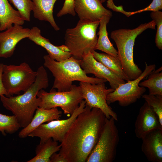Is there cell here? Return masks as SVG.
<instances>
[{
  "mask_svg": "<svg viewBox=\"0 0 162 162\" xmlns=\"http://www.w3.org/2000/svg\"><path fill=\"white\" fill-rule=\"evenodd\" d=\"M3 64L2 63H0V96L4 95L7 97V93L3 86L2 79Z\"/></svg>",
  "mask_w": 162,
  "mask_h": 162,
  "instance_id": "obj_33",
  "label": "cell"
},
{
  "mask_svg": "<svg viewBox=\"0 0 162 162\" xmlns=\"http://www.w3.org/2000/svg\"><path fill=\"white\" fill-rule=\"evenodd\" d=\"M162 67L152 71L148 78L140 82V86L148 88L149 94L162 95Z\"/></svg>",
  "mask_w": 162,
  "mask_h": 162,
  "instance_id": "obj_24",
  "label": "cell"
},
{
  "mask_svg": "<svg viewBox=\"0 0 162 162\" xmlns=\"http://www.w3.org/2000/svg\"><path fill=\"white\" fill-rule=\"evenodd\" d=\"M142 97L152 108L162 124V95L143 94Z\"/></svg>",
  "mask_w": 162,
  "mask_h": 162,
  "instance_id": "obj_27",
  "label": "cell"
},
{
  "mask_svg": "<svg viewBox=\"0 0 162 162\" xmlns=\"http://www.w3.org/2000/svg\"></svg>",
  "mask_w": 162,
  "mask_h": 162,
  "instance_id": "obj_35",
  "label": "cell"
},
{
  "mask_svg": "<svg viewBox=\"0 0 162 162\" xmlns=\"http://www.w3.org/2000/svg\"><path fill=\"white\" fill-rule=\"evenodd\" d=\"M30 29L21 25H14L4 32H0V57L8 58L14 54L17 44L28 38Z\"/></svg>",
  "mask_w": 162,
  "mask_h": 162,
  "instance_id": "obj_13",
  "label": "cell"
},
{
  "mask_svg": "<svg viewBox=\"0 0 162 162\" xmlns=\"http://www.w3.org/2000/svg\"><path fill=\"white\" fill-rule=\"evenodd\" d=\"M92 53L94 57L124 80L129 79L124 73L121 62L118 58L104 53H100L93 51Z\"/></svg>",
  "mask_w": 162,
  "mask_h": 162,
  "instance_id": "obj_23",
  "label": "cell"
},
{
  "mask_svg": "<svg viewBox=\"0 0 162 162\" xmlns=\"http://www.w3.org/2000/svg\"><path fill=\"white\" fill-rule=\"evenodd\" d=\"M80 65L86 74H93L96 77L106 80L111 88L114 90L125 82L124 80L96 60L91 52L84 56Z\"/></svg>",
  "mask_w": 162,
  "mask_h": 162,
  "instance_id": "obj_12",
  "label": "cell"
},
{
  "mask_svg": "<svg viewBox=\"0 0 162 162\" xmlns=\"http://www.w3.org/2000/svg\"><path fill=\"white\" fill-rule=\"evenodd\" d=\"M86 102L83 100L68 118L54 120L47 123H43L32 131L28 136L39 137L40 142L51 138L55 141L61 142L74 121L84 110Z\"/></svg>",
  "mask_w": 162,
  "mask_h": 162,
  "instance_id": "obj_10",
  "label": "cell"
},
{
  "mask_svg": "<svg viewBox=\"0 0 162 162\" xmlns=\"http://www.w3.org/2000/svg\"><path fill=\"white\" fill-rule=\"evenodd\" d=\"M50 162H68V160L62 155L59 153H54L50 158Z\"/></svg>",
  "mask_w": 162,
  "mask_h": 162,
  "instance_id": "obj_32",
  "label": "cell"
},
{
  "mask_svg": "<svg viewBox=\"0 0 162 162\" xmlns=\"http://www.w3.org/2000/svg\"><path fill=\"white\" fill-rule=\"evenodd\" d=\"M151 18L157 26V31L155 38L156 45L159 50L162 49V12L158 11L152 12L150 14Z\"/></svg>",
  "mask_w": 162,
  "mask_h": 162,
  "instance_id": "obj_28",
  "label": "cell"
},
{
  "mask_svg": "<svg viewBox=\"0 0 162 162\" xmlns=\"http://www.w3.org/2000/svg\"><path fill=\"white\" fill-rule=\"evenodd\" d=\"M17 9L25 21L30 20L33 2L31 0H8Z\"/></svg>",
  "mask_w": 162,
  "mask_h": 162,
  "instance_id": "obj_26",
  "label": "cell"
},
{
  "mask_svg": "<svg viewBox=\"0 0 162 162\" xmlns=\"http://www.w3.org/2000/svg\"><path fill=\"white\" fill-rule=\"evenodd\" d=\"M58 0H32L34 17L41 21H46L56 31L60 30L56 24L53 14V8Z\"/></svg>",
  "mask_w": 162,
  "mask_h": 162,
  "instance_id": "obj_20",
  "label": "cell"
},
{
  "mask_svg": "<svg viewBox=\"0 0 162 162\" xmlns=\"http://www.w3.org/2000/svg\"><path fill=\"white\" fill-rule=\"evenodd\" d=\"M111 18L108 16H105L100 20L99 31L97 33L99 37L95 50L101 51L106 53L118 58L117 51L110 41L107 31V25Z\"/></svg>",
  "mask_w": 162,
  "mask_h": 162,
  "instance_id": "obj_21",
  "label": "cell"
},
{
  "mask_svg": "<svg viewBox=\"0 0 162 162\" xmlns=\"http://www.w3.org/2000/svg\"><path fill=\"white\" fill-rule=\"evenodd\" d=\"M162 9V0H153L151 3L146 8L137 11L131 12L132 15L145 11L155 12Z\"/></svg>",
  "mask_w": 162,
  "mask_h": 162,
  "instance_id": "obj_30",
  "label": "cell"
},
{
  "mask_svg": "<svg viewBox=\"0 0 162 162\" xmlns=\"http://www.w3.org/2000/svg\"><path fill=\"white\" fill-rule=\"evenodd\" d=\"M115 120L106 118L103 130L86 162H112L116 159L119 138Z\"/></svg>",
  "mask_w": 162,
  "mask_h": 162,
  "instance_id": "obj_7",
  "label": "cell"
},
{
  "mask_svg": "<svg viewBox=\"0 0 162 162\" xmlns=\"http://www.w3.org/2000/svg\"><path fill=\"white\" fill-rule=\"evenodd\" d=\"M61 145L58 142L49 138L40 142L35 149L36 156L27 162H50V158L54 153L59 151Z\"/></svg>",
  "mask_w": 162,
  "mask_h": 162,
  "instance_id": "obj_22",
  "label": "cell"
},
{
  "mask_svg": "<svg viewBox=\"0 0 162 162\" xmlns=\"http://www.w3.org/2000/svg\"><path fill=\"white\" fill-rule=\"evenodd\" d=\"M37 45L44 48L52 59L57 61H61L71 56L70 51L65 45L56 46L52 44L49 39L42 36L41 30L34 26L30 29L28 38Z\"/></svg>",
  "mask_w": 162,
  "mask_h": 162,
  "instance_id": "obj_16",
  "label": "cell"
},
{
  "mask_svg": "<svg viewBox=\"0 0 162 162\" xmlns=\"http://www.w3.org/2000/svg\"><path fill=\"white\" fill-rule=\"evenodd\" d=\"M37 72L35 82L22 94L9 97L0 96L3 106L16 117L21 128H25L29 124L39 107L38 92L49 86L48 75L44 67H39Z\"/></svg>",
  "mask_w": 162,
  "mask_h": 162,
  "instance_id": "obj_2",
  "label": "cell"
},
{
  "mask_svg": "<svg viewBox=\"0 0 162 162\" xmlns=\"http://www.w3.org/2000/svg\"><path fill=\"white\" fill-rule=\"evenodd\" d=\"M155 64L148 65L146 62L145 69L139 77L122 84L108 94L106 98L107 104L109 105L118 101L120 106L125 107L135 103L146 91L145 87L139 86L140 82L155 70Z\"/></svg>",
  "mask_w": 162,
  "mask_h": 162,
  "instance_id": "obj_9",
  "label": "cell"
},
{
  "mask_svg": "<svg viewBox=\"0 0 162 162\" xmlns=\"http://www.w3.org/2000/svg\"><path fill=\"white\" fill-rule=\"evenodd\" d=\"M37 75V71L25 62L18 65L3 64L2 79L7 97L25 92L35 82Z\"/></svg>",
  "mask_w": 162,
  "mask_h": 162,
  "instance_id": "obj_8",
  "label": "cell"
},
{
  "mask_svg": "<svg viewBox=\"0 0 162 162\" xmlns=\"http://www.w3.org/2000/svg\"><path fill=\"white\" fill-rule=\"evenodd\" d=\"M62 112L57 107L45 109L38 107L29 124L20 132L19 137L23 138L28 136L34 130L45 122L60 119Z\"/></svg>",
  "mask_w": 162,
  "mask_h": 162,
  "instance_id": "obj_18",
  "label": "cell"
},
{
  "mask_svg": "<svg viewBox=\"0 0 162 162\" xmlns=\"http://www.w3.org/2000/svg\"><path fill=\"white\" fill-rule=\"evenodd\" d=\"M100 2L101 3H103L105 2L106 0H99Z\"/></svg>",
  "mask_w": 162,
  "mask_h": 162,
  "instance_id": "obj_34",
  "label": "cell"
},
{
  "mask_svg": "<svg viewBox=\"0 0 162 162\" xmlns=\"http://www.w3.org/2000/svg\"><path fill=\"white\" fill-rule=\"evenodd\" d=\"M106 118L100 109L86 105L61 142L59 151L68 162H86L100 136Z\"/></svg>",
  "mask_w": 162,
  "mask_h": 162,
  "instance_id": "obj_1",
  "label": "cell"
},
{
  "mask_svg": "<svg viewBox=\"0 0 162 162\" xmlns=\"http://www.w3.org/2000/svg\"><path fill=\"white\" fill-rule=\"evenodd\" d=\"M100 21L80 20L75 27L66 29L65 45L71 56L81 60L85 55L95 50L98 39L96 32Z\"/></svg>",
  "mask_w": 162,
  "mask_h": 162,
  "instance_id": "obj_5",
  "label": "cell"
},
{
  "mask_svg": "<svg viewBox=\"0 0 162 162\" xmlns=\"http://www.w3.org/2000/svg\"><path fill=\"white\" fill-rule=\"evenodd\" d=\"M43 58L44 66L50 71L54 77L52 88L57 89L58 92L70 91L74 81L92 84L107 82L105 80L88 76L80 66L81 60L72 56L61 61L55 60L48 55L44 56Z\"/></svg>",
  "mask_w": 162,
  "mask_h": 162,
  "instance_id": "obj_3",
  "label": "cell"
},
{
  "mask_svg": "<svg viewBox=\"0 0 162 162\" xmlns=\"http://www.w3.org/2000/svg\"><path fill=\"white\" fill-rule=\"evenodd\" d=\"M107 7L111 9L114 11L121 13L127 17L131 16V12H127L124 10L122 5L116 6L114 4L113 0H107Z\"/></svg>",
  "mask_w": 162,
  "mask_h": 162,
  "instance_id": "obj_31",
  "label": "cell"
},
{
  "mask_svg": "<svg viewBox=\"0 0 162 162\" xmlns=\"http://www.w3.org/2000/svg\"><path fill=\"white\" fill-rule=\"evenodd\" d=\"M24 21L20 12L13 8L8 0H0V31L11 27L13 24L22 26Z\"/></svg>",
  "mask_w": 162,
  "mask_h": 162,
  "instance_id": "obj_19",
  "label": "cell"
},
{
  "mask_svg": "<svg viewBox=\"0 0 162 162\" xmlns=\"http://www.w3.org/2000/svg\"><path fill=\"white\" fill-rule=\"evenodd\" d=\"M102 3L99 0H74V10L81 20L94 22L105 16L111 17L112 12Z\"/></svg>",
  "mask_w": 162,
  "mask_h": 162,
  "instance_id": "obj_14",
  "label": "cell"
},
{
  "mask_svg": "<svg viewBox=\"0 0 162 162\" xmlns=\"http://www.w3.org/2000/svg\"><path fill=\"white\" fill-rule=\"evenodd\" d=\"M74 0H65L62 8L57 13V16L61 17L68 14L73 16L76 15L74 10Z\"/></svg>",
  "mask_w": 162,
  "mask_h": 162,
  "instance_id": "obj_29",
  "label": "cell"
},
{
  "mask_svg": "<svg viewBox=\"0 0 162 162\" xmlns=\"http://www.w3.org/2000/svg\"><path fill=\"white\" fill-rule=\"evenodd\" d=\"M39 107L45 109L60 107L65 114L71 115L83 100L80 86L73 85L68 91L59 92L51 88L50 92L43 89L38 93Z\"/></svg>",
  "mask_w": 162,
  "mask_h": 162,
  "instance_id": "obj_6",
  "label": "cell"
},
{
  "mask_svg": "<svg viewBox=\"0 0 162 162\" xmlns=\"http://www.w3.org/2000/svg\"><path fill=\"white\" fill-rule=\"evenodd\" d=\"M162 130V124L157 114L146 102L140 107L135 124L136 137L141 139L149 132Z\"/></svg>",
  "mask_w": 162,
  "mask_h": 162,
  "instance_id": "obj_15",
  "label": "cell"
},
{
  "mask_svg": "<svg viewBox=\"0 0 162 162\" xmlns=\"http://www.w3.org/2000/svg\"><path fill=\"white\" fill-rule=\"evenodd\" d=\"M141 150L149 161L162 162V130H152L141 139Z\"/></svg>",
  "mask_w": 162,
  "mask_h": 162,
  "instance_id": "obj_17",
  "label": "cell"
},
{
  "mask_svg": "<svg viewBox=\"0 0 162 162\" xmlns=\"http://www.w3.org/2000/svg\"><path fill=\"white\" fill-rule=\"evenodd\" d=\"M79 86L82 91L86 105L90 108H97L100 109L107 118L112 117L116 121L118 120L116 113L107 104L106 98L109 93L114 90L107 88L105 83L92 84L84 82H80Z\"/></svg>",
  "mask_w": 162,
  "mask_h": 162,
  "instance_id": "obj_11",
  "label": "cell"
},
{
  "mask_svg": "<svg viewBox=\"0 0 162 162\" xmlns=\"http://www.w3.org/2000/svg\"><path fill=\"white\" fill-rule=\"evenodd\" d=\"M21 128L14 115L9 116L0 113V131L4 136L6 134H13Z\"/></svg>",
  "mask_w": 162,
  "mask_h": 162,
  "instance_id": "obj_25",
  "label": "cell"
},
{
  "mask_svg": "<svg viewBox=\"0 0 162 162\" xmlns=\"http://www.w3.org/2000/svg\"><path fill=\"white\" fill-rule=\"evenodd\" d=\"M155 23L154 20L142 24L133 29L122 28L112 31L111 38L114 41L118 49V58L123 69L129 80L136 79L142 73L135 63L133 59V49L137 37L146 30L155 29Z\"/></svg>",
  "mask_w": 162,
  "mask_h": 162,
  "instance_id": "obj_4",
  "label": "cell"
}]
</instances>
